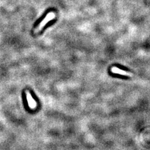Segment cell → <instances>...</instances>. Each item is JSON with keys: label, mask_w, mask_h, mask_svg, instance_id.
<instances>
[{"label": "cell", "mask_w": 150, "mask_h": 150, "mask_svg": "<svg viewBox=\"0 0 150 150\" xmlns=\"http://www.w3.org/2000/svg\"><path fill=\"white\" fill-rule=\"evenodd\" d=\"M54 18H55L54 13H53V12L49 13L48 15H47V16L45 17L44 20L42 21V22L39 25V26H38V28L35 30V32L38 33V32L42 30V28H43L47 24V23H48L49 21L52 20Z\"/></svg>", "instance_id": "1"}, {"label": "cell", "mask_w": 150, "mask_h": 150, "mask_svg": "<svg viewBox=\"0 0 150 150\" xmlns=\"http://www.w3.org/2000/svg\"><path fill=\"white\" fill-rule=\"evenodd\" d=\"M26 96H27V100L28 105H29V106L31 108V109H35L37 106L36 102L34 100L33 98H32L31 94L29 91H26Z\"/></svg>", "instance_id": "3"}, {"label": "cell", "mask_w": 150, "mask_h": 150, "mask_svg": "<svg viewBox=\"0 0 150 150\" xmlns=\"http://www.w3.org/2000/svg\"><path fill=\"white\" fill-rule=\"evenodd\" d=\"M111 72L115 73V74H119L123 75V76H129V77H132L133 76V74L132 73H129L128 71H124V70L121 69H120L118 68H116V67L112 68Z\"/></svg>", "instance_id": "2"}]
</instances>
